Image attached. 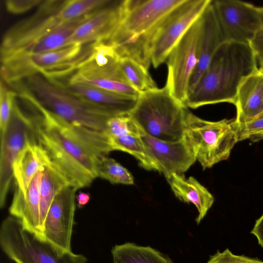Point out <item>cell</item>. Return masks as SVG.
Wrapping results in <instances>:
<instances>
[{
    "label": "cell",
    "instance_id": "obj_1",
    "mask_svg": "<svg viewBox=\"0 0 263 263\" xmlns=\"http://www.w3.org/2000/svg\"><path fill=\"white\" fill-rule=\"evenodd\" d=\"M23 98L37 110V142L50 161L78 190L88 186L97 178L98 159L112 151L105 132L69 123L47 110L31 95Z\"/></svg>",
    "mask_w": 263,
    "mask_h": 263
},
{
    "label": "cell",
    "instance_id": "obj_2",
    "mask_svg": "<svg viewBox=\"0 0 263 263\" xmlns=\"http://www.w3.org/2000/svg\"><path fill=\"white\" fill-rule=\"evenodd\" d=\"M250 44L224 41L215 52L206 69L188 94L186 107L228 102L234 104L238 89L258 69Z\"/></svg>",
    "mask_w": 263,
    "mask_h": 263
},
{
    "label": "cell",
    "instance_id": "obj_3",
    "mask_svg": "<svg viewBox=\"0 0 263 263\" xmlns=\"http://www.w3.org/2000/svg\"><path fill=\"white\" fill-rule=\"evenodd\" d=\"M185 0H125L119 24L109 40L120 57L136 60L148 69L149 46L162 20Z\"/></svg>",
    "mask_w": 263,
    "mask_h": 263
},
{
    "label": "cell",
    "instance_id": "obj_4",
    "mask_svg": "<svg viewBox=\"0 0 263 263\" xmlns=\"http://www.w3.org/2000/svg\"><path fill=\"white\" fill-rule=\"evenodd\" d=\"M25 80L26 86L23 87L47 110L73 125L106 131L107 121L113 117L99 106L70 92L60 81L40 74Z\"/></svg>",
    "mask_w": 263,
    "mask_h": 263
},
{
    "label": "cell",
    "instance_id": "obj_5",
    "mask_svg": "<svg viewBox=\"0 0 263 263\" xmlns=\"http://www.w3.org/2000/svg\"><path fill=\"white\" fill-rule=\"evenodd\" d=\"M186 108L164 86L141 93L129 115L144 134L160 140L177 141L184 137Z\"/></svg>",
    "mask_w": 263,
    "mask_h": 263
},
{
    "label": "cell",
    "instance_id": "obj_6",
    "mask_svg": "<svg viewBox=\"0 0 263 263\" xmlns=\"http://www.w3.org/2000/svg\"><path fill=\"white\" fill-rule=\"evenodd\" d=\"M183 137L204 170L227 160L238 142L235 119L206 121L187 108Z\"/></svg>",
    "mask_w": 263,
    "mask_h": 263
},
{
    "label": "cell",
    "instance_id": "obj_7",
    "mask_svg": "<svg viewBox=\"0 0 263 263\" xmlns=\"http://www.w3.org/2000/svg\"><path fill=\"white\" fill-rule=\"evenodd\" d=\"M2 250L15 263H87L83 254L64 251L38 237L23 227L21 221L11 215L0 228Z\"/></svg>",
    "mask_w": 263,
    "mask_h": 263
},
{
    "label": "cell",
    "instance_id": "obj_8",
    "mask_svg": "<svg viewBox=\"0 0 263 263\" xmlns=\"http://www.w3.org/2000/svg\"><path fill=\"white\" fill-rule=\"evenodd\" d=\"M120 60V55L112 45L105 42L92 43L89 55L67 80L138 98L141 94L127 82Z\"/></svg>",
    "mask_w": 263,
    "mask_h": 263
},
{
    "label": "cell",
    "instance_id": "obj_9",
    "mask_svg": "<svg viewBox=\"0 0 263 263\" xmlns=\"http://www.w3.org/2000/svg\"><path fill=\"white\" fill-rule=\"evenodd\" d=\"M14 100L11 115L4 130L0 133V207L6 203L8 193L13 177L15 160L29 143L37 141L35 122L36 111L25 112Z\"/></svg>",
    "mask_w": 263,
    "mask_h": 263
},
{
    "label": "cell",
    "instance_id": "obj_10",
    "mask_svg": "<svg viewBox=\"0 0 263 263\" xmlns=\"http://www.w3.org/2000/svg\"><path fill=\"white\" fill-rule=\"evenodd\" d=\"M211 0H185L160 23L149 46L151 63L157 68L167 59L192 25L200 17Z\"/></svg>",
    "mask_w": 263,
    "mask_h": 263
},
{
    "label": "cell",
    "instance_id": "obj_11",
    "mask_svg": "<svg viewBox=\"0 0 263 263\" xmlns=\"http://www.w3.org/2000/svg\"><path fill=\"white\" fill-rule=\"evenodd\" d=\"M64 2L43 1L33 14L10 28L2 39L1 59L25 48L52 30L68 22L60 12Z\"/></svg>",
    "mask_w": 263,
    "mask_h": 263
},
{
    "label": "cell",
    "instance_id": "obj_12",
    "mask_svg": "<svg viewBox=\"0 0 263 263\" xmlns=\"http://www.w3.org/2000/svg\"><path fill=\"white\" fill-rule=\"evenodd\" d=\"M200 25V17L186 31L167 58L168 72L165 87L171 96L183 106L187 98L190 81L197 64Z\"/></svg>",
    "mask_w": 263,
    "mask_h": 263
},
{
    "label": "cell",
    "instance_id": "obj_13",
    "mask_svg": "<svg viewBox=\"0 0 263 263\" xmlns=\"http://www.w3.org/2000/svg\"><path fill=\"white\" fill-rule=\"evenodd\" d=\"M212 3L224 41L250 44L260 26L258 7L238 0Z\"/></svg>",
    "mask_w": 263,
    "mask_h": 263
},
{
    "label": "cell",
    "instance_id": "obj_14",
    "mask_svg": "<svg viewBox=\"0 0 263 263\" xmlns=\"http://www.w3.org/2000/svg\"><path fill=\"white\" fill-rule=\"evenodd\" d=\"M78 190L68 185L58 193L49 208L42 229L43 239L66 251H72L71 240Z\"/></svg>",
    "mask_w": 263,
    "mask_h": 263
},
{
    "label": "cell",
    "instance_id": "obj_15",
    "mask_svg": "<svg viewBox=\"0 0 263 263\" xmlns=\"http://www.w3.org/2000/svg\"><path fill=\"white\" fill-rule=\"evenodd\" d=\"M123 1H110L106 5L92 12L74 31L67 45L107 42L119 24Z\"/></svg>",
    "mask_w": 263,
    "mask_h": 263
},
{
    "label": "cell",
    "instance_id": "obj_16",
    "mask_svg": "<svg viewBox=\"0 0 263 263\" xmlns=\"http://www.w3.org/2000/svg\"><path fill=\"white\" fill-rule=\"evenodd\" d=\"M141 137L157 163L159 172L166 178L172 174H182L197 160L184 137L177 141L160 140L145 134Z\"/></svg>",
    "mask_w": 263,
    "mask_h": 263
},
{
    "label": "cell",
    "instance_id": "obj_17",
    "mask_svg": "<svg viewBox=\"0 0 263 263\" xmlns=\"http://www.w3.org/2000/svg\"><path fill=\"white\" fill-rule=\"evenodd\" d=\"M200 29L198 42V62L191 78L188 94L194 88L206 69L215 52L224 42L212 0L200 16Z\"/></svg>",
    "mask_w": 263,
    "mask_h": 263
},
{
    "label": "cell",
    "instance_id": "obj_18",
    "mask_svg": "<svg viewBox=\"0 0 263 263\" xmlns=\"http://www.w3.org/2000/svg\"><path fill=\"white\" fill-rule=\"evenodd\" d=\"M60 81L70 92L103 108L112 117L129 115L135 107L138 98L107 91L83 83L68 80L65 83Z\"/></svg>",
    "mask_w": 263,
    "mask_h": 263
},
{
    "label": "cell",
    "instance_id": "obj_19",
    "mask_svg": "<svg viewBox=\"0 0 263 263\" xmlns=\"http://www.w3.org/2000/svg\"><path fill=\"white\" fill-rule=\"evenodd\" d=\"M234 104L237 125L249 122L263 112V74L258 69L241 82Z\"/></svg>",
    "mask_w": 263,
    "mask_h": 263
},
{
    "label": "cell",
    "instance_id": "obj_20",
    "mask_svg": "<svg viewBox=\"0 0 263 263\" xmlns=\"http://www.w3.org/2000/svg\"><path fill=\"white\" fill-rule=\"evenodd\" d=\"M50 161L46 152L37 141L28 143L13 164L15 190L25 196L27 189L33 177Z\"/></svg>",
    "mask_w": 263,
    "mask_h": 263
},
{
    "label": "cell",
    "instance_id": "obj_21",
    "mask_svg": "<svg viewBox=\"0 0 263 263\" xmlns=\"http://www.w3.org/2000/svg\"><path fill=\"white\" fill-rule=\"evenodd\" d=\"M166 178L176 197L196 206L198 212L196 221L199 224L214 203L213 195L193 177L185 178L182 174H172Z\"/></svg>",
    "mask_w": 263,
    "mask_h": 263
},
{
    "label": "cell",
    "instance_id": "obj_22",
    "mask_svg": "<svg viewBox=\"0 0 263 263\" xmlns=\"http://www.w3.org/2000/svg\"><path fill=\"white\" fill-rule=\"evenodd\" d=\"M92 12L60 25L33 44L1 60L12 57L45 53L67 45L73 33L89 17Z\"/></svg>",
    "mask_w": 263,
    "mask_h": 263
},
{
    "label": "cell",
    "instance_id": "obj_23",
    "mask_svg": "<svg viewBox=\"0 0 263 263\" xmlns=\"http://www.w3.org/2000/svg\"><path fill=\"white\" fill-rule=\"evenodd\" d=\"M68 185H71L68 180L51 161L43 167L40 184L41 233L43 223L52 201L61 190Z\"/></svg>",
    "mask_w": 263,
    "mask_h": 263
},
{
    "label": "cell",
    "instance_id": "obj_24",
    "mask_svg": "<svg viewBox=\"0 0 263 263\" xmlns=\"http://www.w3.org/2000/svg\"><path fill=\"white\" fill-rule=\"evenodd\" d=\"M111 253L112 263H174L157 250L133 242L116 245L112 248Z\"/></svg>",
    "mask_w": 263,
    "mask_h": 263
},
{
    "label": "cell",
    "instance_id": "obj_25",
    "mask_svg": "<svg viewBox=\"0 0 263 263\" xmlns=\"http://www.w3.org/2000/svg\"><path fill=\"white\" fill-rule=\"evenodd\" d=\"M42 168L36 173L27 189L23 208L18 219L24 229L41 239L40 184Z\"/></svg>",
    "mask_w": 263,
    "mask_h": 263
},
{
    "label": "cell",
    "instance_id": "obj_26",
    "mask_svg": "<svg viewBox=\"0 0 263 263\" xmlns=\"http://www.w3.org/2000/svg\"><path fill=\"white\" fill-rule=\"evenodd\" d=\"M113 151H120L133 155L139 165L148 171L159 172V166L149 152L141 136L126 135L111 138Z\"/></svg>",
    "mask_w": 263,
    "mask_h": 263
},
{
    "label": "cell",
    "instance_id": "obj_27",
    "mask_svg": "<svg viewBox=\"0 0 263 263\" xmlns=\"http://www.w3.org/2000/svg\"><path fill=\"white\" fill-rule=\"evenodd\" d=\"M120 65L125 79L140 94L158 88L148 69L128 57H120Z\"/></svg>",
    "mask_w": 263,
    "mask_h": 263
},
{
    "label": "cell",
    "instance_id": "obj_28",
    "mask_svg": "<svg viewBox=\"0 0 263 263\" xmlns=\"http://www.w3.org/2000/svg\"><path fill=\"white\" fill-rule=\"evenodd\" d=\"M97 177L114 184H134L132 174L111 158L102 156L99 158L97 164Z\"/></svg>",
    "mask_w": 263,
    "mask_h": 263
},
{
    "label": "cell",
    "instance_id": "obj_29",
    "mask_svg": "<svg viewBox=\"0 0 263 263\" xmlns=\"http://www.w3.org/2000/svg\"><path fill=\"white\" fill-rule=\"evenodd\" d=\"M106 133L111 138L126 135L141 136L144 134L129 115L110 118L107 121Z\"/></svg>",
    "mask_w": 263,
    "mask_h": 263
},
{
    "label": "cell",
    "instance_id": "obj_30",
    "mask_svg": "<svg viewBox=\"0 0 263 263\" xmlns=\"http://www.w3.org/2000/svg\"><path fill=\"white\" fill-rule=\"evenodd\" d=\"M237 127L238 142L246 139L257 142L263 139V112L251 121Z\"/></svg>",
    "mask_w": 263,
    "mask_h": 263
},
{
    "label": "cell",
    "instance_id": "obj_31",
    "mask_svg": "<svg viewBox=\"0 0 263 263\" xmlns=\"http://www.w3.org/2000/svg\"><path fill=\"white\" fill-rule=\"evenodd\" d=\"M0 88L1 133L4 130L7 125L17 93L15 91L8 89L2 80L1 82Z\"/></svg>",
    "mask_w": 263,
    "mask_h": 263
},
{
    "label": "cell",
    "instance_id": "obj_32",
    "mask_svg": "<svg viewBox=\"0 0 263 263\" xmlns=\"http://www.w3.org/2000/svg\"><path fill=\"white\" fill-rule=\"evenodd\" d=\"M206 263H263V261L243 255H235L227 248L222 252L217 251L210 256Z\"/></svg>",
    "mask_w": 263,
    "mask_h": 263
},
{
    "label": "cell",
    "instance_id": "obj_33",
    "mask_svg": "<svg viewBox=\"0 0 263 263\" xmlns=\"http://www.w3.org/2000/svg\"><path fill=\"white\" fill-rule=\"evenodd\" d=\"M42 0H7L5 7L9 13L14 14L24 13L33 8L38 7Z\"/></svg>",
    "mask_w": 263,
    "mask_h": 263
},
{
    "label": "cell",
    "instance_id": "obj_34",
    "mask_svg": "<svg viewBox=\"0 0 263 263\" xmlns=\"http://www.w3.org/2000/svg\"><path fill=\"white\" fill-rule=\"evenodd\" d=\"M260 26L254 38L250 43L259 66L263 65V6L258 7Z\"/></svg>",
    "mask_w": 263,
    "mask_h": 263
},
{
    "label": "cell",
    "instance_id": "obj_35",
    "mask_svg": "<svg viewBox=\"0 0 263 263\" xmlns=\"http://www.w3.org/2000/svg\"><path fill=\"white\" fill-rule=\"evenodd\" d=\"M251 233L256 236L258 244L263 247V214L256 221Z\"/></svg>",
    "mask_w": 263,
    "mask_h": 263
},
{
    "label": "cell",
    "instance_id": "obj_36",
    "mask_svg": "<svg viewBox=\"0 0 263 263\" xmlns=\"http://www.w3.org/2000/svg\"><path fill=\"white\" fill-rule=\"evenodd\" d=\"M76 199L79 207L81 208L88 202L90 200V195L86 193L80 192L78 194H76Z\"/></svg>",
    "mask_w": 263,
    "mask_h": 263
},
{
    "label": "cell",
    "instance_id": "obj_37",
    "mask_svg": "<svg viewBox=\"0 0 263 263\" xmlns=\"http://www.w3.org/2000/svg\"><path fill=\"white\" fill-rule=\"evenodd\" d=\"M258 70L262 74H263V65L259 67Z\"/></svg>",
    "mask_w": 263,
    "mask_h": 263
},
{
    "label": "cell",
    "instance_id": "obj_38",
    "mask_svg": "<svg viewBox=\"0 0 263 263\" xmlns=\"http://www.w3.org/2000/svg\"><path fill=\"white\" fill-rule=\"evenodd\" d=\"M24 100V99H23ZM26 101V100H25ZM30 106H31V105H30Z\"/></svg>",
    "mask_w": 263,
    "mask_h": 263
}]
</instances>
